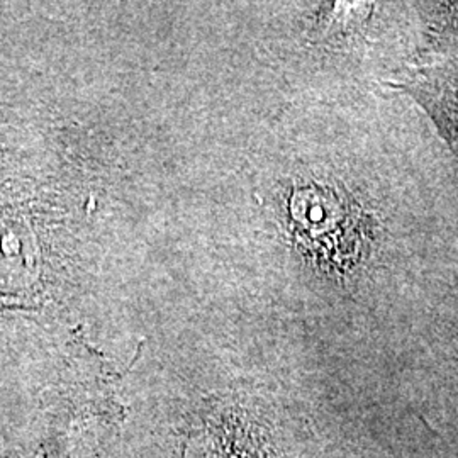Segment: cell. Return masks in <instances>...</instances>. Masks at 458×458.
Listing matches in <instances>:
<instances>
[{
	"instance_id": "obj_3",
	"label": "cell",
	"mask_w": 458,
	"mask_h": 458,
	"mask_svg": "<svg viewBox=\"0 0 458 458\" xmlns=\"http://www.w3.org/2000/svg\"><path fill=\"white\" fill-rule=\"evenodd\" d=\"M429 7V14L433 13L437 33H440L442 38H458V2L431 4Z\"/></svg>"
},
{
	"instance_id": "obj_2",
	"label": "cell",
	"mask_w": 458,
	"mask_h": 458,
	"mask_svg": "<svg viewBox=\"0 0 458 458\" xmlns=\"http://www.w3.org/2000/svg\"><path fill=\"white\" fill-rule=\"evenodd\" d=\"M437 92L433 98V113L440 117L443 126L446 128L448 138L454 141L458 151V79L448 82L437 83Z\"/></svg>"
},
{
	"instance_id": "obj_1",
	"label": "cell",
	"mask_w": 458,
	"mask_h": 458,
	"mask_svg": "<svg viewBox=\"0 0 458 458\" xmlns=\"http://www.w3.org/2000/svg\"><path fill=\"white\" fill-rule=\"evenodd\" d=\"M289 209L294 238L329 272L346 277L370 262L376 216L348 189L331 183L297 187Z\"/></svg>"
}]
</instances>
